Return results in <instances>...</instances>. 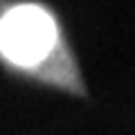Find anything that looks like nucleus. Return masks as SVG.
Wrapping results in <instances>:
<instances>
[{
  "instance_id": "f257e3e1",
  "label": "nucleus",
  "mask_w": 135,
  "mask_h": 135,
  "mask_svg": "<svg viewBox=\"0 0 135 135\" xmlns=\"http://www.w3.org/2000/svg\"><path fill=\"white\" fill-rule=\"evenodd\" d=\"M0 74L23 88L92 101L70 23L50 0H0Z\"/></svg>"
}]
</instances>
